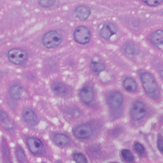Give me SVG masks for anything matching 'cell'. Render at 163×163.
<instances>
[{
    "instance_id": "cell-12",
    "label": "cell",
    "mask_w": 163,
    "mask_h": 163,
    "mask_svg": "<svg viewBox=\"0 0 163 163\" xmlns=\"http://www.w3.org/2000/svg\"><path fill=\"white\" fill-rule=\"evenodd\" d=\"M80 96L84 102L89 103L93 101L94 97L93 89L88 86L84 87L80 91Z\"/></svg>"
},
{
    "instance_id": "cell-26",
    "label": "cell",
    "mask_w": 163,
    "mask_h": 163,
    "mask_svg": "<svg viewBox=\"0 0 163 163\" xmlns=\"http://www.w3.org/2000/svg\"><path fill=\"white\" fill-rule=\"evenodd\" d=\"M143 2L150 6H156L159 5L162 2V1L161 0H147V1H143Z\"/></svg>"
},
{
    "instance_id": "cell-21",
    "label": "cell",
    "mask_w": 163,
    "mask_h": 163,
    "mask_svg": "<svg viewBox=\"0 0 163 163\" xmlns=\"http://www.w3.org/2000/svg\"><path fill=\"white\" fill-rule=\"evenodd\" d=\"M124 51L127 55L130 56H133L137 53L138 49L134 44L128 43L125 46Z\"/></svg>"
},
{
    "instance_id": "cell-28",
    "label": "cell",
    "mask_w": 163,
    "mask_h": 163,
    "mask_svg": "<svg viewBox=\"0 0 163 163\" xmlns=\"http://www.w3.org/2000/svg\"><path fill=\"white\" fill-rule=\"evenodd\" d=\"M157 146L159 150L163 152V138L159 135L157 138Z\"/></svg>"
},
{
    "instance_id": "cell-2",
    "label": "cell",
    "mask_w": 163,
    "mask_h": 163,
    "mask_svg": "<svg viewBox=\"0 0 163 163\" xmlns=\"http://www.w3.org/2000/svg\"><path fill=\"white\" fill-rule=\"evenodd\" d=\"M8 57L9 61L15 65H22L27 61L28 54L24 49L16 48L9 51Z\"/></svg>"
},
{
    "instance_id": "cell-9",
    "label": "cell",
    "mask_w": 163,
    "mask_h": 163,
    "mask_svg": "<svg viewBox=\"0 0 163 163\" xmlns=\"http://www.w3.org/2000/svg\"><path fill=\"white\" fill-rule=\"evenodd\" d=\"M116 25L112 23H106L100 31V36L106 40H109L112 36L117 33Z\"/></svg>"
},
{
    "instance_id": "cell-24",
    "label": "cell",
    "mask_w": 163,
    "mask_h": 163,
    "mask_svg": "<svg viewBox=\"0 0 163 163\" xmlns=\"http://www.w3.org/2000/svg\"><path fill=\"white\" fill-rule=\"evenodd\" d=\"M74 160L77 163H88L87 159L84 155L80 153H75L73 155Z\"/></svg>"
},
{
    "instance_id": "cell-29",
    "label": "cell",
    "mask_w": 163,
    "mask_h": 163,
    "mask_svg": "<svg viewBox=\"0 0 163 163\" xmlns=\"http://www.w3.org/2000/svg\"><path fill=\"white\" fill-rule=\"evenodd\" d=\"M57 163H61V162H57Z\"/></svg>"
},
{
    "instance_id": "cell-3",
    "label": "cell",
    "mask_w": 163,
    "mask_h": 163,
    "mask_svg": "<svg viewBox=\"0 0 163 163\" xmlns=\"http://www.w3.org/2000/svg\"><path fill=\"white\" fill-rule=\"evenodd\" d=\"M62 40V36L55 31H51L45 34L43 38V43L47 48H53L59 46Z\"/></svg>"
},
{
    "instance_id": "cell-14",
    "label": "cell",
    "mask_w": 163,
    "mask_h": 163,
    "mask_svg": "<svg viewBox=\"0 0 163 163\" xmlns=\"http://www.w3.org/2000/svg\"><path fill=\"white\" fill-rule=\"evenodd\" d=\"M52 88L55 94L59 96H64L68 91L67 86L62 83H55L53 84Z\"/></svg>"
},
{
    "instance_id": "cell-18",
    "label": "cell",
    "mask_w": 163,
    "mask_h": 163,
    "mask_svg": "<svg viewBox=\"0 0 163 163\" xmlns=\"http://www.w3.org/2000/svg\"><path fill=\"white\" fill-rule=\"evenodd\" d=\"M124 87L127 91L134 92L137 90V85L136 82L130 77H126L123 82Z\"/></svg>"
},
{
    "instance_id": "cell-15",
    "label": "cell",
    "mask_w": 163,
    "mask_h": 163,
    "mask_svg": "<svg viewBox=\"0 0 163 163\" xmlns=\"http://www.w3.org/2000/svg\"><path fill=\"white\" fill-rule=\"evenodd\" d=\"M23 92V90L20 85H14L11 86L10 88L9 93L10 96L13 100L17 101L21 97Z\"/></svg>"
},
{
    "instance_id": "cell-11",
    "label": "cell",
    "mask_w": 163,
    "mask_h": 163,
    "mask_svg": "<svg viewBox=\"0 0 163 163\" xmlns=\"http://www.w3.org/2000/svg\"><path fill=\"white\" fill-rule=\"evenodd\" d=\"M0 123L5 129L10 132L14 131L15 128V123L6 112L1 110H0Z\"/></svg>"
},
{
    "instance_id": "cell-6",
    "label": "cell",
    "mask_w": 163,
    "mask_h": 163,
    "mask_svg": "<svg viewBox=\"0 0 163 163\" xmlns=\"http://www.w3.org/2000/svg\"><path fill=\"white\" fill-rule=\"evenodd\" d=\"M145 115V107L141 101H135L132 106L130 115L132 118L135 121H138L143 118Z\"/></svg>"
},
{
    "instance_id": "cell-5",
    "label": "cell",
    "mask_w": 163,
    "mask_h": 163,
    "mask_svg": "<svg viewBox=\"0 0 163 163\" xmlns=\"http://www.w3.org/2000/svg\"><path fill=\"white\" fill-rule=\"evenodd\" d=\"M74 37L75 41L78 43L86 44L90 39V31L86 27L83 26L78 27L74 32Z\"/></svg>"
},
{
    "instance_id": "cell-20",
    "label": "cell",
    "mask_w": 163,
    "mask_h": 163,
    "mask_svg": "<svg viewBox=\"0 0 163 163\" xmlns=\"http://www.w3.org/2000/svg\"><path fill=\"white\" fill-rule=\"evenodd\" d=\"M92 70L94 73L99 74L105 69V66L102 62L99 61H93L91 64Z\"/></svg>"
},
{
    "instance_id": "cell-7",
    "label": "cell",
    "mask_w": 163,
    "mask_h": 163,
    "mask_svg": "<svg viewBox=\"0 0 163 163\" xmlns=\"http://www.w3.org/2000/svg\"><path fill=\"white\" fill-rule=\"evenodd\" d=\"M27 144L29 149L33 154L41 155L44 151L43 143L35 137H29L27 139Z\"/></svg>"
},
{
    "instance_id": "cell-4",
    "label": "cell",
    "mask_w": 163,
    "mask_h": 163,
    "mask_svg": "<svg viewBox=\"0 0 163 163\" xmlns=\"http://www.w3.org/2000/svg\"><path fill=\"white\" fill-rule=\"evenodd\" d=\"M106 102L108 105L112 109H120L123 103V97L118 91H113L109 93L106 97Z\"/></svg>"
},
{
    "instance_id": "cell-13",
    "label": "cell",
    "mask_w": 163,
    "mask_h": 163,
    "mask_svg": "<svg viewBox=\"0 0 163 163\" xmlns=\"http://www.w3.org/2000/svg\"><path fill=\"white\" fill-rule=\"evenodd\" d=\"M76 16L81 20H85L90 15V10L88 7L79 6L76 8L75 10Z\"/></svg>"
},
{
    "instance_id": "cell-1",
    "label": "cell",
    "mask_w": 163,
    "mask_h": 163,
    "mask_svg": "<svg viewBox=\"0 0 163 163\" xmlns=\"http://www.w3.org/2000/svg\"><path fill=\"white\" fill-rule=\"evenodd\" d=\"M141 79L147 95L154 100L157 99L159 97V91L154 77L150 73L145 72L141 73Z\"/></svg>"
},
{
    "instance_id": "cell-8",
    "label": "cell",
    "mask_w": 163,
    "mask_h": 163,
    "mask_svg": "<svg viewBox=\"0 0 163 163\" xmlns=\"http://www.w3.org/2000/svg\"><path fill=\"white\" fill-rule=\"evenodd\" d=\"M93 130L89 124H82L77 126L74 130V135L77 138L81 139L88 138L92 135Z\"/></svg>"
},
{
    "instance_id": "cell-23",
    "label": "cell",
    "mask_w": 163,
    "mask_h": 163,
    "mask_svg": "<svg viewBox=\"0 0 163 163\" xmlns=\"http://www.w3.org/2000/svg\"><path fill=\"white\" fill-rule=\"evenodd\" d=\"M15 153L18 161L20 163H23L25 159V156L22 148L20 146H17L15 150Z\"/></svg>"
},
{
    "instance_id": "cell-16",
    "label": "cell",
    "mask_w": 163,
    "mask_h": 163,
    "mask_svg": "<svg viewBox=\"0 0 163 163\" xmlns=\"http://www.w3.org/2000/svg\"><path fill=\"white\" fill-rule=\"evenodd\" d=\"M151 40L156 46H163V30H158L153 33Z\"/></svg>"
},
{
    "instance_id": "cell-22",
    "label": "cell",
    "mask_w": 163,
    "mask_h": 163,
    "mask_svg": "<svg viewBox=\"0 0 163 163\" xmlns=\"http://www.w3.org/2000/svg\"><path fill=\"white\" fill-rule=\"evenodd\" d=\"M121 154L124 160L127 162L131 163L134 160L133 154L129 150L124 149L122 150Z\"/></svg>"
},
{
    "instance_id": "cell-25",
    "label": "cell",
    "mask_w": 163,
    "mask_h": 163,
    "mask_svg": "<svg viewBox=\"0 0 163 163\" xmlns=\"http://www.w3.org/2000/svg\"><path fill=\"white\" fill-rule=\"evenodd\" d=\"M55 2L54 1H40L38 3L40 6L43 7H50L55 4Z\"/></svg>"
},
{
    "instance_id": "cell-19",
    "label": "cell",
    "mask_w": 163,
    "mask_h": 163,
    "mask_svg": "<svg viewBox=\"0 0 163 163\" xmlns=\"http://www.w3.org/2000/svg\"><path fill=\"white\" fill-rule=\"evenodd\" d=\"M2 153L4 163H12L9 150L6 140H2Z\"/></svg>"
},
{
    "instance_id": "cell-10",
    "label": "cell",
    "mask_w": 163,
    "mask_h": 163,
    "mask_svg": "<svg viewBox=\"0 0 163 163\" xmlns=\"http://www.w3.org/2000/svg\"><path fill=\"white\" fill-rule=\"evenodd\" d=\"M22 117L25 123L32 127L37 125L39 122L36 113L29 109H25L23 111Z\"/></svg>"
},
{
    "instance_id": "cell-27",
    "label": "cell",
    "mask_w": 163,
    "mask_h": 163,
    "mask_svg": "<svg viewBox=\"0 0 163 163\" xmlns=\"http://www.w3.org/2000/svg\"><path fill=\"white\" fill-rule=\"evenodd\" d=\"M135 148L136 151L139 154H143L144 153V148L143 145L139 143H136L135 144Z\"/></svg>"
},
{
    "instance_id": "cell-17",
    "label": "cell",
    "mask_w": 163,
    "mask_h": 163,
    "mask_svg": "<svg viewBox=\"0 0 163 163\" xmlns=\"http://www.w3.org/2000/svg\"><path fill=\"white\" fill-rule=\"evenodd\" d=\"M55 143L59 146H65L69 144L70 139L66 135L58 133L54 137Z\"/></svg>"
}]
</instances>
